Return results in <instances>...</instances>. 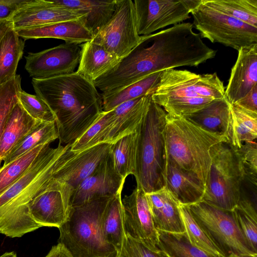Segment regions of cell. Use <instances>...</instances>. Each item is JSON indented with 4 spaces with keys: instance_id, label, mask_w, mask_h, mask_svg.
Listing matches in <instances>:
<instances>
[{
    "instance_id": "cell-1",
    "label": "cell",
    "mask_w": 257,
    "mask_h": 257,
    "mask_svg": "<svg viewBox=\"0 0 257 257\" xmlns=\"http://www.w3.org/2000/svg\"><path fill=\"white\" fill-rule=\"evenodd\" d=\"M36 95L56 117L59 144H72L98 119L102 98L93 83L76 72L51 78L32 79Z\"/></svg>"
},
{
    "instance_id": "cell-2",
    "label": "cell",
    "mask_w": 257,
    "mask_h": 257,
    "mask_svg": "<svg viewBox=\"0 0 257 257\" xmlns=\"http://www.w3.org/2000/svg\"><path fill=\"white\" fill-rule=\"evenodd\" d=\"M70 147L59 144L51 155L42 151L27 172L0 196L1 233L20 237L41 227L32 218L28 204L45 191L60 192L56 174Z\"/></svg>"
},
{
    "instance_id": "cell-3",
    "label": "cell",
    "mask_w": 257,
    "mask_h": 257,
    "mask_svg": "<svg viewBox=\"0 0 257 257\" xmlns=\"http://www.w3.org/2000/svg\"><path fill=\"white\" fill-rule=\"evenodd\" d=\"M164 138L167 161L198 177L205 186L211 164L210 150L219 142H227L226 137L184 117L167 114Z\"/></svg>"
},
{
    "instance_id": "cell-4",
    "label": "cell",
    "mask_w": 257,
    "mask_h": 257,
    "mask_svg": "<svg viewBox=\"0 0 257 257\" xmlns=\"http://www.w3.org/2000/svg\"><path fill=\"white\" fill-rule=\"evenodd\" d=\"M112 197L93 199L71 208L65 222L58 228V243L72 257L116 256V249L106 240L102 231L103 216Z\"/></svg>"
},
{
    "instance_id": "cell-5",
    "label": "cell",
    "mask_w": 257,
    "mask_h": 257,
    "mask_svg": "<svg viewBox=\"0 0 257 257\" xmlns=\"http://www.w3.org/2000/svg\"><path fill=\"white\" fill-rule=\"evenodd\" d=\"M167 113L150 98L139 128L137 150V185L151 193L165 187L167 157L164 131Z\"/></svg>"
},
{
    "instance_id": "cell-6",
    "label": "cell",
    "mask_w": 257,
    "mask_h": 257,
    "mask_svg": "<svg viewBox=\"0 0 257 257\" xmlns=\"http://www.w3.org/2000/svg\"><path fill=\"white\" fill-rule=\"evenodd\" d=\"M211 164L202 201L232 211L241 196L244 173L234 148L219 142L210 150Z\"/></svg>"
},
{
    "instance_id": "cell-7",
    "label": "cell",
    "mask_w": 257,
    "mask_h": 257,
    "mask_svg": "<svg viewBox=\"0 0 257 257\" xmlns=\"http://www.w3.org/2000/svg\"><path fill=\"white\" fill-rule=\"evenodd\" d=\"M193 26L202 38L237 51L257 43V28L205 4L203 0L191 13Z\"/></svg>"
},
{
    "instance_id": "cell-8",
    "label": "cell",
    "mask_w": 257,
    "mask_h": 257,
    "mask_svg": "<svg viewBox=\"0 0 257 257\" xmlns=\"http://www.w3.org/2000/svg\"><path fill=\"white\" fill-rule=\"evenodd\" d=\"M188 206L194 219L226 257L231 253L257 254L246 242L232 211L204 201Z\"/></svg>"
},
{
    "instance_id": "cell-9",
    "label": "cell",
    "mask_w": 257,
    "mask_h": 257,
    "mask_svg": "<svg viewBox=\"0 0 257 257\" xmlns=\"http://www.w3.org/2000/svg\"><path fill=\"white\" fill-rule=\"evenodd\" d=\"M225 96V87L216 73L198 74L187 70L162 71L160 83L151 94L156 103L174 98L194 97L213 99Z\"/></svg>"
},
{
    "instance_id": "cell-10",
    "label": "cell",
    "mask_w": 257,
    "mask_h": 257,
    "mask_svg": "<svg viewBox=\"0 0 257 257\" xmlns=\"http://www.w3.org/2000/svg\"><path fill=\"white\" fill-rule=\"evenodd\" d=\"M134 2L116 0L109 20L94 36L92 41L122 59L139 43Z\"/></svg>"
},
{
    "instance_id": "cell-11",
    "label": "cell",
    "mask_w": 257,
    "mask_h": 257,
    "mask_svg": "<svg viewBox=\"0 0 257 257\" xmlns=\"http://www.w3.org/2000/svg\"><path fill=\"white\" fill-rule=\"evenodd\" d=\"M202 0H135L138 33L146 36L167 26L183 23Z\"/></svg>"
},
{
    "instance_id": "cell-12",
    "label": "cell",
    "mask_w": 257,
    "mask_h": 257,
    "mask_svg": "<svg viewBox=\"0 0 257 257\" xmlns=\"http://www.w3.org/2000/svg\"><path fill=\"white\" fill-rule=\"evenodd\" d=\"M125 234L158 252L159 235L155 227L146 196L137 186L122 199Z\"/></svg>"
},
{
    "instance_id": "cell-13",
    "label": "cell",
    "mask_w": 257,
    "mask_h": 257,
    "mask_svg": "<svg viewBox=\"0 0 257 257\" xmlns=\"http://www.w3.org/2000/svg\"><path fill=\"white\" fill-rule=\"evenodd\" d=\"M80 44L64 43L37 53H29L25 66L32 79L71 74L79 64Z\"/></svg>"
},
{
    "instance_id": "cell-14",
    "label": "cell",
    "mask_w": 257,
    "mask_h": 257,
    "mask_svg": "<svg viewBox=\"0 0 257 257\" xmlns=\"http://www.w3.org/2000/svg\"><path fill=\"white\" fill-rule=\"evenodd\" d=\"M124 182L116 171L109 152L75 189L70 200V208L93 199L122 193Z\"/></svg>"
},
{
    "instance_id": "cell-15",
    "label": "cell",
    "mask_w": 257,
    "mask_h": 257,
    "mask_svg": "<svg viewBox=\"0 0 257 257\" xmlns=\"http://www.w3.org/2000/svg\"><path fill=\"white\" fill-rule=\"evenodd\" d=\"M150 96L149 95L128 100L112 109V116L108 124L85 149L102 143L112 144L123 137L137 132L147 111Z\"/></svg>"
},
{
    "instance_id": "cell-16",
    "label": "cell",
    "mask_w": 257,
    "mask_h": 257,
    "mask_svg": "<svg viewBox=\"0 0 257 257\" xmlns=\"http://www.w3.org/2000/svg\"><path fill=\"white\" fill-rule=\"evenodd\" d=\"M78 10L54 5L51 1L25 0L10 20L15 30L78 19Z\"/></svg>"
},
{
    "instance_id": "cell-17",
    "label": "cell",
    "mask_w": 257,
    "mask_h": 257,
    "mask_svg": "<svg viewBox=\"0 0 257 257\" xmlns=\"http://www.w3.org/2000/svg\"><path fill=\"white\" fill-rule=\"evenodd\" d=\"M257 84V43L244 47L238 51L236 61L232 67L225 96L234 104Z\"/></svg>"
},
{
    "instance_id": "cell-18",
    "label": "cell",
    "mask_w": 257,
    "mask_h": 257,
    "mask_svg": "<svg viewBox=\"0 0 257 257\" xmlns=\"http://www.w3.org/2000/svg\"><path fill=\"white\" fill-rule=\"evenodd\" d=\"M150 211L157 230L170 233H184L179 203L165 187L146 193Z\"/></svg>"
},
{
    "instance_id": "cell-19",
    "label": "cell",
    "mask_w": 257,
    "mask_h": 257,
    "mask_svg": "<svg viewBox=\"0 0 257 257\" xmlns=\"http://www.w3.org/2000/svg\"><path fill=\"white\" fill-rule=\"evenodd\" d=\"M15 31L20 38L25 40L55 38L64 40L66 43L80 44L92 41L93 38L80 18Z\"/></svg>"
},
{
    "instance_id": "cell-20",
    "label": "cell",
    "mask_w": 257,
    "mask_h": 257,
    "mask_svg": "<svg viewBox=\"0 0 257 257\" xmlns=\"http://www.w3.org/2000/svg\"><path fill=\"white\" fill-rule=\"evenodd\" d=\"M165 187L180 204L190 205L203 200L205 186L197 177L167 161Z\"/></svg>"
},
{
    "instance_id": "cell-21",
    "label": "cell",
    "mask_w": 257,
    "mask_h": 257,
    "mask_svg": "<svg viewBox=\"0 0 257 257\" xmlns=\"http://www.w3.org/2000/svg\"><path fill=\"white\" fill-rule=\"evenodd\" d=\"M80 46V61L76 72L92 83L112 70L121 60L92 41Z\"/></svg>"
},
{
    "instance_id": "cell-22",
    "label": "cell",
    "mask_w": 257,
    "mask_h": 257,
    "mask_svg": "<svg viewBox=\"0 0 257 257\" xmlns=\"http://www.w3.org/2000/svg\"><path fill=\"white\" fill-rule=\"evenodd\" d=\"M28 207L32 218L41 227L59 228L68 216L62 195L58 191L41 193L29 203Z\"/></svg>"
},
{
    "instance_id": "cell-23",
    "label": "cell",
    "mask_w": 257,
    "mask_h": 257,
    "mask_svg": "<svg viewBox=\"0 0 257 257\" xmlns=\"http://www.w3.org/2000/svg\"><path fill=\"white\" fill-rule=\"evenodd\" d=\"M41 122L32 117L19 101L11 111L0 138V161Z\"/></svg>"
},
{
    "instance_id": "cell-24",
    "label": "cell",
    "mask_w": 257,
    "mask_h": 257,
    "mask_svg": "<svg viewBox=\"0 0 257 257\" xmlns=\"http://www.w3.org/2000/svg\"><path fill=\"white\" fill-rule=\"evenodd\" d=\"M55 5L78 10L85 16L80 18L85 27L94 36L113 15L116 0H54Z\"/></svg>"
},
{
    "instance_id": "cell-25",
    "label": "cell",
    "mask_w": 257,
    "mask_h": 257,
    "mask_svg": "<svg viewBox=\"0 0 257 257\" xmlns=\"http://www.w3.org/2000/svg\"><path fill=\"white\" fill-rule=\"evenodd\" d=\"M230 105L224 96L213 100L201 109L184 118L204 130L225 137L230 118Z\"/></svg>"
},
{
    "instance_id": "cell-26",
    "label": "cell",
    "mask_w": 257,
    "mask_h": 257,
    "mask_svg": "<svg viewBox=\"0 0 257 257\" xmlns=\"http://www.w3.org/2000/svg\"><path fill=\"white\" fill-rule=\"evenodd\" d=\"M225 137L227 142L235 149L246 142L256 141L257 113L230 104V118Z\"/></svg>"
},
{
    "instance_id": "cell-27",
    "label": "cell",
    "mask_w": 257,
    "mask_h": 257,
    "mask_svg": "<svg viewBox=\"0 0 257 257\" xmlns=\"http://www.w3.org/2000/svg\"><path fill=\"white\" fill-rule=\"evenodd\" d=\"M162 72L151 74L115 92L102 93V111H109L128 100L151 95L160 83Z\"/></svg>"
},
{
    "instance_id": "cell-28",
    "label": "cell",
    "mask_w": 257,
    "mask_h": 257,
    "mask_svg": "<svg viewBox=\"0 0 257 257\" xmlns=\"http://www.w3.org/2000/svg\"><path fill=\"white\" fill-rule=\"evenodd\" d=\"M25 42L16 32L13 26L0 39V85L16 75L18 63L21 59Z\"/></svg>"
},
{
    "instance_id": "cell-29",
    "label": "cell",
    "mask_w": 257,
    "mask_h": 257,
    "mask_svg": "<svg viewBox=\"0 0 257 257\" xmlns=\"http://www.w3.org/2000/svg\"><path fill=\"white\" fill-rule=\"evenodd\" d=\"M102 231L106 240L116 249L117 255L121 249L125 235L121 193L109 201L103 216Z\"/></svg>"
},
{
    "instance_id": "cell-30",
    "label": "cell",
    "mask_w": 257,
    "mask_h": 257,
    "mask_svg": "<svg viewBox=\"0 0 257 257\" xmlns=\"http://www.w3.org/2000/svg\"><path fill=\"white\" fill-rule=\"evenodd\" d=\"M138 133L139 129L111 145L110 152L114 167L124 180L130 175L135 176L136 173Z\"/></svg>"
},
{
    "instance_id": "cell-31",
    "label": "cell",
    "mask_w": 257,
    "mask_h": 257,
    "mask_svg": "<svg viewBox=\"0 0 257 257\" xmlns=\"http://www.w3.org/2000/svg\"><path fill=\"white\" fill-rule=\"evenodd\" d=\"M237 224L251 249L257 253L256 203L241 195L232 210Z\"/></svg>"
},
{
    "instance_id": "cell-32",
    "label": "cell",
    "mask_w": 257,
    "mask_h": 257,
    "mask_svg": "<svg viewBox=\"0 0 257 257\" xmlns=\"http://www.w3.org/2000/svg\"><path fill=\"white\" fill-rule=\"evenodd\" d=\"M57 139L58 133L56 122H42L11 151L3 160L4 165L39 145L50 144Z\"/></svg>"
},
{
    "instance_id": "cell-33",
    "label": "cell",
    "mask_w": 257,
    "mask_h": 257,
    "mask_svg": "<svg viewBox=\"0 0 257 257\" xmlns=\"http://www.w3.org/2000/svg\"><path fill=\"white\" fill-rule=\"evenodd\" d=\"M158 248L169 257H216L191 244L185 232L170 233L158 230Z\"/></svg>"
},
{
    "instance_id": "cell-34",
    "label": "cell",
    "mask_w": 257,
    "mask_h": 257,
    "mask_svg": "<svg viewBox=\"0 0 257 257\" xmlns=\"http://www.w3.org/2000/svg\"><path fill=\"white\" fill-rule=\"evenodd\" d=\"M179 208L190 243L216 257H226L194 219L188 206L179 204Z\"/></svg>"
},
{
    "instance_id": "cell-35",
    "label": "cell",
    "mask_w": 257,
    "mask_h": 257,
    "mask_svg": "<svg viewBox=\"0 0 257 257\" xmlns=\"http://www.w3.org/2000/svg\"><path fill=\"white\" fill-rule=\"evenodd\" d=\"M207 5L257 28V0H203Z\"/></svg>"
},
{
    "instance_id": "cell-36",
    "label": "cell",
    "mask_w": 257,
    "mask_h": 257,
    "mask_svg": "<svg viewBox=\"0 0 257 257\" xmlns=\"http://www.w3.org/2000/svg\"><path fill=\"white\" fill-rule=\"evenodd\" d=\"M50 144L39 145L0 169V196L29 169L41 151Z\"/></svg>"
},
{
    "instance_id": "cell-37",
    "label": "cell",
    "mask_w": 257,
    "mask_h": 257,
    "mask_svg": "<svg viewBox=\"0 0 257 257\" xmlns=\"http://www.w3.org/2000/svg\"><path fill=\"white\" fill-rule=\"evenodd\" d=\"M21 78L17 75L0 85V138L15 105L19 102L18 93L21 88Z\"/></svg>"
},
{
    "instance_id": "cell-38",
    "label": "cell",
    "mask_w": 257,
    "mask_h": 257,
    "mask_svg": "<svg viewBox=\"0 0 257 257\" xmlns=\"http://www.w3.org/2000/svg\"><path fill=\"white\" fill-rule=\"evenodd\" d=\"M18 99L25 111L33 118L42 122H56V117L48 104L37 95L22 90Z\"/></svg>"
},
{
    "instance_id": "cell-39",
    "label": "cell",
    "mask_w": 257,
    "mask_h": 257,
    "mask_svg": "<svg viewBox=\"0 0 257 257\" xmlns=\"http://www.w3.org/2000/svg\"><path fill=\"white\" fill-rule=\"evenodd\" d=\"M234 149L244 173V181H246L251 185L256 187L257 144L256 141L246 142L240 148Z\"/></svg>"
},
{
    "instance_id": "cell-40",
    "label": "cell",
    "mask_w": 257,
    "mask_h": 257,
    "mask_svg": "<svg viewBox=\"0 0 257 257\" xmlns=\"http://www.w3.org/2000/svg\"><path fill=\"white\" fill-rule=\"evenodd\" d=\"M112 116V110L102 111L96 121L77 140L71 145V150L82 151L90 142L108 124Z\"/></svg>"
},
{
    "instance_id": "cell-41",
    "label": "cell",
    "mask_w": 257,
    "mask_h": 257,
    "mask_svg": "<svg viewBox=\"0 0 257 257\" xmlns=\"http://www.w3.org/2000/svg\"><path fill=\"white\" fill-rule=\"evenodd\" d=\"M115 257H159L156 252L125 234L120 252Z\"/></svg>"
},
{
    "instance_id": "cell-42",
    "label": "cell",
    "mask_w": 257,
    "mask_h": 257,
    "mask_svg": "<svg viewBox=\"0 0 257 257\" xmlns=\"http://www.w3.org/2000/svg\"><path fill=\"white\" fill-rule=\"evenodd\" d=\"M25 0H0V22L10 20Z\"/></svg>"
},
{
    "instance_id": "cell-43",
    "label": "cell",
    "mask_w": 257,
    "mask_h": 257,
    "mask_svg": "<svg viewBox=\"0 0 257 257\" xmlns=\"http://www.w3.org/2000/svg\"><path fill=\"white\" fill-rule=\"evenodd\" d=\"M234 104L245 110L257 113V84Z\"/></svg>"
},
{
    "instance_id": "cell-44",
    "label": "cell",
    "mask_w": 257,
    "mask_h": 257,
    "mask_svg": "<svg viewBox=\"0 0 257 257\" xmlns=\"http://www.w3.org/2000/svg\"><path fill=\"white\" fill-rule=\"evenodd\" d=\"M48 254L49 257H72L67 249L60 243L52 246Z\"/></svg>"
},
{
    "instance_id": "cell-45",
    "label": "cell",
    "mask_w": 257,
    "mask_h": 257,
    "mask_svg": "<svg viewBox=\"0 0 257 257\" xmlns=\"http://www.w3.org/2000/svg\"><path fill=\"white\" fill-rule=\"evenodd\" d=\"M12 26L11 20L4 21L0 23V39L9 28Z\"/></svg>"
},
{
    "instance_id": "cell-46",
    "label": "cell",
    "mask_w": 257,
    "mask_h": 257,
    "mask_svg": "<svg viewBox=\"0 0 257 257\" xmlns=\"http://www.w3.org/2000/svg\"><path fill=\"white\" fill-rule=\"evenodd\" d=\"M227 257H257V254L231 253L229 254Z\"/></svg>"
},
{
    "instance_id": "cell-47",
    "label": "cell",
    "mask_w": 257,
    "mask_h": 257,
    "mask_svg": "<svg viewBox=\"0 0 257 257\" xmlns=\"http://www.w3.org/2000/svg\"><path fill=\"white\" fill-rule=\"evenodd\" d=\"M0 257H17V254L14 251L6 252L1 255Z\"/></svg>"
},
{
    "instance_id": "cell-48",
    "label": "cell",
    "mask_w": 257,
    "mask_h": 257,
    "mask_svg": "<svg viewBox=\"0 0 257 257\" xmlns=\"http://www.w3.org/2000/svg\"><path fill=\"white\" fill-rule=\"evenodd\" d=\"M158 256L159 257H169V256L165 252L160 250L158 252Z\"/></svg>"
},
{
    "instance_id": "cell-49",
    "label": "cell",
    "mask_w": 257,
    "mask_h": 257,
    "mask_svg": "<svg viewBox=\"0 0 257 257\" xmlns=\"http://www.w3.org/2000/svg\"><path fill=\"white\" fill-rule=\"evenodd\" d=\"M45 257H49L48 254H47V255Z\"/></svg>"
},
{
    "instance_id": "cell-50",
    "label": "cell",
    "mask_w": 257,
    "mask_h": 257,
    "mask_svg": "<svg viewBox=\"0 0 257 257\" xmlns=\"http://www.w3.org/2000/svg\"><path fill=\"white\" fill-rule=\"evenodd\" d=\"M1 22H2V21H1ZM1 22H0V23H1Z\"/></svg>"
}]
</instances>
